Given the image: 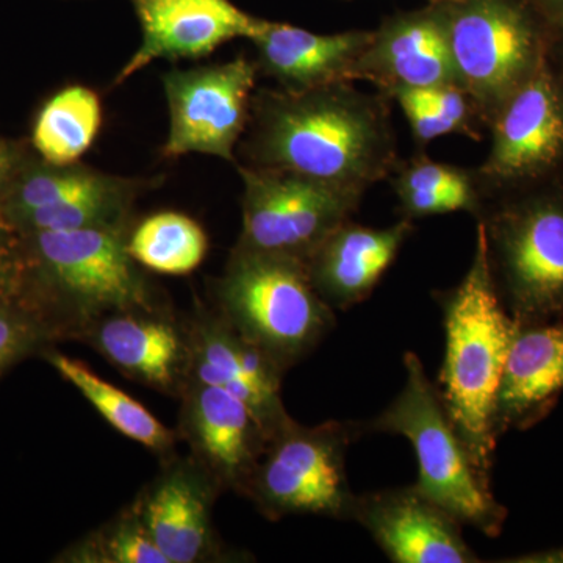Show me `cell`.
I'll use <instances>...</instances> for the list:
<instances>
[{
  "mask_svg": "<svg viewBox=\"0 0 563 563\" xmlns=\"http://www.w3.org/2000/svg\"><path fill=\"white\" fill-rule=\"evenodd\" d=\"M179 399L176 432L190 446L192 461L221 493L244 496L269 440L261 422L239 398L213 385L188 380Z\"/></svg>",
  "mask_w": 563,
  "mask_h": 563,
  "instance_id": "9a60e30c",
  "label": "cell"
},
{
  "mask_svg": "<svg viewBox=\"0 0 563 563\" xmlns=\"http://www.w3.org/2000/svg\"><path fill=\"white\" fill-rule=\"evenodd\" d=\"M503 562L515 563H554L563 562V547L551 548V550L537 551V553L518 555V558L503 559Z\"/></svg>",
  "mask_w": 563,
  "mask_h": 563,
  "instance_id": "836d02e7",
  "label": "cell"
},
{
  "mask_svg": "<svg viewBox=\"0 0 563 563\" xmlns=\"http://www.w3.org/2000/svg\"><path fill=\"white\" fill-rule=\"evenodd\" d=\"M43 357L66 383L81 393L114 431L143 444L152 454L157 455L161 462L176 455L177 443L180 442L177 432L166 428L129 393L114 387L109 380L92 372L87 363L76 361L62 352L47 347L43 351Z\"/></svg>",
  "mask_w": 563,
  "mask_h": 563,
  "instance_id": "603a6c76",
  "label": "cell"
},
{
  "mask_svg": "<svg viewBox=\"0 0 563 563\" xmlns=\"http://www.w3.org/2000/svg\"><path fill=\"white\" fill-rule=\"evenodd\" d=\"M351 521L395 563H477L462 523L417 485L355 496Z\"/></svg>",
  "mask_w": 563,
  "mask_h": 563,
  "instance_id": "e0dca14e",
  "label": "cell"
},
{
  "mask_svg": "<svg viewBox=\"0 0 563 563\" xmlns=\"http://www.w3.org/2000/svg\"><path fill=\"white\" fill-rule=\"evenodd\" d=\"M125 243L140 266L168 276L195 272L209 251L202 225L179 211H158L131 225Z\"/></svg>",
  "mask_w": 563,
  "mask_h": 563,
  "instance_id": "d4e9b609",
  "label": "cell"
},
{
  "mask_svg": "<svg viewBox=\"0 0 563 563\" xmlns=\"http://www.w3.org/2000/svg\"><path fill=\"white\" fill-rule=\"evenodd\" d=\"M120 177L81 166L51 165L41 161L40 165H25L20 177L3 199L0 213L10 220L25 211L54 206V203L106 190L117 184Z\"/></svg>",
  "mask_w": 563,
  "mask_h": 563,
  "instance_id": "83f0119b",
  "label": "cell"
},
{
  "mask_svg": "<svg viewBox=\"0 0 563 563\" xmlns=\"http://www.w3.org/2000/svg\"><path fill=\"white\" fill-rule=\"evenodd\" d=\"M365 432V422L303 426L290 418L268 440L244 498L269 521L295 515L351 521L357 493L347 481L346 454Z\"/></svg>",
  "mask_w": 563,
  "mask_h": 563,
  "instance_id": "ba28073f",
  "label": "cell"
},
{
  "mask_svg": "<svg viewBox=\"0 0 563 563\" xmlns=\"http://www.w3.org/2000/svg\"><path fill=\"white\" fill-rule=\"evenodd\" d=\"M542 22L550 41V57L563 68V0H526Z\"/></svg>",
  "mask_w": 563,
  "mask_h": 563,
  "instance_id": "1f68e13d",
  "label": "cell"
},
{
  "mask_svg": "<svg viewBox=\"0 0 563 563\" xmlns=\"http://www.w3.org/2000/svg\"><path fill=\"white\" fill-rule=\"evenodd\" d=\"M393 101L401 107L415 143L421 150L444 135L483 139V121L470 96L457 84L409 88L396 92Z\"/></svg>",
  "mask_w": 563,
  "mask_h": 563,
  "instance_id": "4316f807",
  "label": "cell"
},
{
  "mask_svg": "<svg viewBox=\"0 0 563 563\" xmlns=\"http://www.w3.org/2000/svg\"><path fill=\"white\" fill-rule=\"evenodd\" d=\"M388 179L401 218L410 221L454 211H466L477 218L485 206L476 169L435 162L422 152L409 161H399Z\"/></svg>",
  "mask_w": 563,
  "mask_h": 563,
  "instance_id": "7402d4cb",
  "label": "cell"
},
{
  "mask_svg": "<svg viewBox=\"0 0 563 563\" xmlns=\"http://www.w3.org/2000/svg\"><path fill=\"white\" fill-rule=\"evenodd\" d=\"M60 339L46 313L29 299H0V376Z\"/></svg>",
  "mask_w": 563,
  "mask_h": 563,
  "instance_id": "f546056e",
  "label": "cell"
},
{
  "mask_svg": "<svg viewBox=\"0 0 563 563\" xmlns=\"http://www.w3.org/2000/svg\"><path fill=\"white\" fill-rule=\"evenodd\" d=\"M490 151L476 169L487 199L563 177V68L553 58L504 102L488 124Z\"/></svg>",
  "mask_w": 563,
  "mask_h": 563,
  "instance_id": "30bf717a",
  "label": "cell"
},
{
  "mask_svg": "<svg viewBox=\"0 0 563 563\" xmlns=\"http://www.w3.org/2000/svg\"><path fill=\"white\" fill-rule=\"evenodd\" d=\"M141 27V44L118 73L114 85L157 60H196L236 38L252 40L265 20L232 0H129Z\"/></svg>",
  "mask_w": 563,
  "mask_h": 563,
  "instance_id": "2e32d148",
  "label": "cell"
},
{
  "mask_svg": "<svg viewBox=\"0 0 563 563\" xmlns=\"http://www.w3.org/2000/svg\"><path fill=\"white\" fill-rule=\"evenodd\" d=\"M462 2V0H431V3H455Z\"/></svg>",
  "mask_w": 563,
  "mask_h": 563,
  "instance_id": "e575fe53",
  "label": "cell"
},
{
  "mask_svg": "<svg viewBox=\"0 0 563 563\" xmlns=\"http://www.w3.org/2000/svg\"><path fill=\"white\" fill-rule=\"evenodd\" d=\"M415 232L401 218L388 228L343 222L307 258L313 287L333 310H347L372 296Z\"/></svg>",
  "mask_w": 563,
  "mask_h": 563,
  "instance_id": "d6986e66",
  "label": "cell"
},
{
  "mask_svg": "<svg viewBox=\"0 0 563 563\" xmlns=\"http://www.w3.org/2000/svg\"><path fill=\"white\" fill-rule=\"evenodd\" d=\"M455 81L484 125L550 58L542 22L526 0L440 3Z\"/></svg>",
  "mask_w": 563,
  "mask_h": 563,
  "instance_id": "52a82bcc",
  "label": "cell"
},
{
  "mask_svg": "<svg viewBox=\"0 0 563 563\" xmlns=\"http://www.w3.org/2000/svg\"><path fill=\"white\" fill-rule=\"evenodd\" d=\"M393 96L409 88L457 84L440 3L385 18L354 68V81Z\"/></svg>",
  "mask_w": 563,
  "mask_h": 563,
  "instance_id": "ac0fdd59",
  "label": "cell"
},
{
  "mask_svg": "<svg viewBox=\"0 0 563 563\" xmlns=\"http://www.w3.org/2000/svg\"><path fill=\"white\" fill-rule=\"evenodd\" d=\"M129 228L22 233L32 261L33 299L62 340L118 310L165 302L128 251Z\"/></svg>",
  "mask_w": 563,
  "mask_h": 563,
  "instance_id": "3957f363",
  "label": "cell"
},
{
  "mask_svg": "<svg viewBox=\"0 0 563 563\" xmlns=\"http://www.w3.org/2000/svg\"><path fill=\"white\" fill-rule=\"evenodd\" d=\"M25 165L27 162L16 144L0 140V206Z\"/></svg>",
  "mask_w": 563,
  "mask_h": 563,
  "instance_id": "d6a6232c",
  "label": "cell"
},
{
  "mask_svg": "<svg viewBox=\"0 0 563 563\" xmlns=\"http://www.w3.org/2000/svg\"><path fill=\"white\" fill-rule=\"evenodd\" d=\"M563 395V322L518 324L496 396L493 431H528Z\"/></svg>",
  "mask_w": 563,
  "mask_h": 563,
  "instance_id": "ffe728a7",
  "label": "cell"
},
{
  "mask_svg": "<svg viewBox=\"0 0 563 563\" xmlns=\"http://www.w3.org/2000/svg\"><path fill=\"white\" fill-rule=\"evenodd\" d=\"M243 180L242 233L235 246L306 262L363 196L298 174L236 163Z\"/></svg>",
  "mask_w": 563,
  "mask_h": 563,
  "instance_id": "9c48e42d",
  "label": "cell"
},
{
  "mask_svg": "<svg viewBox=\"0 0 563 563\" xmlns=\"http://www.w3.org/2000/svg\"><path fill=\"white\" fill-rule=\"evenodd\" d=\"M77 342L88 344L129 379L179 398L188 383L191 346L187 317L166 302L118 310L80 329Z\"/></svg>",
  "mask_w": 563,
  "mask_h": 563,
  "instance_id": "7c38bea8",
  "label": "cell"
},
{
  "mask_svg": "<svg viewBox=\"0 0 563 563\" xmlns=\"http://www.w3.org/2000/svg\"><path fill=\"white\" fill-rule=\"evenodd\" d=\"M132 501L152 540L168 563L225 562L213 525V504L222 495L191 455H173ZM236 561V559H235Z\"/></svg>",
  "mask_w": 563,
  "mask_h": 563,
  "instance_id": "4fadbf2b",
  "label": "cell"
},
{
  "mask_svg": "<svg viewBox=\"0 0 563 563\" xmlns=\"http://www.w3.org/2000/svg\"><path fill=\"white\" fill-rule=\"evenodd\" d=\"M62 563H168L131 504L57 555Z\"/></svg>",
  "mask_w": 563,
  "mask_h": 563,
  "instance_id": "f1b7e54d",
  "label": "cell"
},
{
  "mask_svg": "<svg viewBox=\"0 0 563 563\" xmlns=\"http://www.w3.org/2000/svg\"><path fill=\"white\" fill-rule=\"evenodd\" d=\"M101 99L91 88L70 85L44 103L33 124L32 143L41 161L73 165L101 131Z\"/></svg>",
  "mask_w": 563,
  "mask_h": 563,
  "instance_id": "cb8c5ba5",
  "label": "cell"
},
{
  "mask_svg": "<svg viewBox=\"0 0 563 563\" xmlns=\"http://www.w3.org/2000/svg\"><path fill=\"white\" fill-rule=\"evenodd\" d=\"M210 307L284 373L309 357L335 328L306 263L233 246L213 280Z\"/></svg>",
  "mask_w": 563,
  "mask_h": 563,
  "instance_id": "277c9868",
  "label": "cell"
},
{
  "mask_svg": "<svg viewBox=\"0 0 563 563\" xmlns=\"http://www.w3.org/2000/svg\"><path fill=\"white\" fill-rule=\"evenodd\" d=\"M144 184L140 180L120 177L117 184L106 190L90 192L25 211L10 218L11 224L21 233L77 231L90 228H129L132 207Z\"/></svg>",
  "mask_w": 563,
  "mask_h": 563,
  "instance_id": "484cf974",
  "label": "cell"
},
{
  "mask_svg": "<svg viewBox=\"0 0 563 563\" xmlns=\"http://www.w3.org/2000/svg\"><path fill=\"white\" fill-rule=\"evenodd\" d=\"M187 321L191 346L188 380L231 393L254 413L272 439L291 418L282 401L285 373L214 312L210 303L196 302Z\"/></svg>",
  "mask_w": 563,
  "mask_h": 563,
  "instance_id": "5bb4252c",
  "label": "cell"
},
{
  "mask_svg": "<svg viewBox=\"0 0 563 563\" xmlns=\"http://www.w3.org/2000/svg\"><path fill=\"white\" fill-rule=\"evenodd\" d=\"M257 74V63L246 57L166 73L162 84L169 132L163 155H213L236 163V146L250 122Z\"/></svg>",
  "mask_w": 563,
  "mask_h": 563,
  "instance_id": "8fae6325",
  "label": "cell"
},
{
  "mask_svg": "<svg viewBox=\"0 0 563 563\" xmlns=\"http://www.w3.org/2000/svg\"><path fill=\"white\" fill-rule=\"evenodd\" d=\"M435 298L444 325L437 388L477 468L490 477L498 443L493 431L496 396L517 322L496 288L479 222L468 272L455 287L435 292Z\"/></svg>",
  "mask_w": 563,
  "mask_h": 563,
  "instance_id": "7a4b0ae2",
  "label": "cell"
},
{
  "mask_svg": "<svg viewBox=\"0 0 563 563\" xmlns=\"http://www.w3.org/2000/svg\"><path fill=\"white\" fill-rule=\"evenodd\" d=\"M391 102L352 81L309 90L263 88L254 92L242 139L244 165L365 196L399 163Z\"/></svg>",
  "mask_w": 563,
  "mask_h": 563,
  "instance_id": "6da1fadb",
  "label": "cell"
},
{
  "mask_svg": "<svg viewBox=\"0 0 563 563\" xmlns=\"http://www.w3.org/2000/svg\"><path fill=\"white\" fill-rule=\"evenodd\" d=\"M0 299L33 301L32 261L27 240L10 221L5 220L2 213H0Z\"/></svg>",
  "mask_w": 563,
  "mask_h": 563,
  "instance_id": "4dcf8cb0",
  "label": "cell"
},
{
  "mask_svg": "<svg viewBox=\"0 0 563 563\" xmlns=\"http://www.w3.org/2000/svg\"><path fill=\"white\" fill-rule=\"evenodd\" d=\"M373 31L320 35L284 22L266 21L251 40L258 73L285 90H309L354 81V68L372 41Z\"/></svg>",
  "mask_w": 563,
  "mask_h": 563,
  "instance_id": "44dd1931",
  "label": "cell"
},
{
  "mask_svg": "<svg viewBox=\"0 0 563 563\" xmlns=\"http://www.w3.org/2000/svg\"><path fill=\"white\" fill-rule=\"evenodd\" d=\"M406 384L384 412L365 422L366 432L401 435L412 444L418 461L415 485L462 525L487 537H498L507 509L492 492L490 477L474 463L444 409L439 388L431 383L415 352L404 354Z\"/></svg>",
  "mask_w": 563,
  "mask_h": 563,
  "instance_id": "5b68a950",
  "label": "cell"
},
{
  "mask_svg": "<svg viewBox=\"0 0 563 563\" xmlns=\"http://www.w3.org/2000/svg\"><path fill=\"white\" fill-rule=\"evenodd\" d=\"M476 220L514 321L563 317V179L487 199Z\"/></svg>",
  "mask_w": 563,
  "mask_h": 563,
  "instance_id": "8992f818",
  "label": "cell"
}]
</instances>
